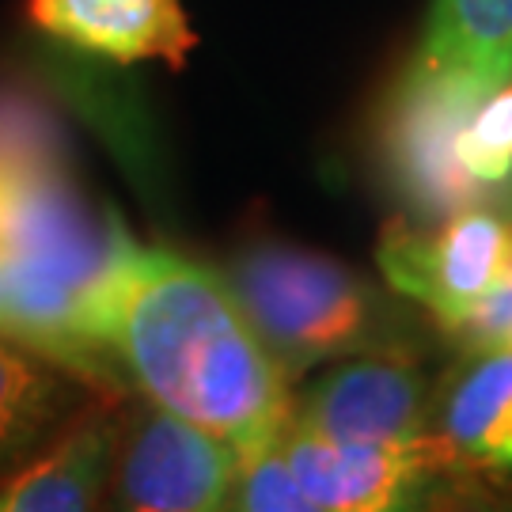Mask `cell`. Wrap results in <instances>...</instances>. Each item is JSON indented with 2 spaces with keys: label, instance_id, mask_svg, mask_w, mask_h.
<instances>
[{
  "label": "cell",
  "instance_id": "obj_2",
  "mask_svg": "<svg viewBox=\"0 0 512 512\" xmlns=\"http://www.w3.org/2000/svg\"><path fill=\"white\" fill-rule=\"evenodd\" d=\"M122 232V220L99 217L76 190L50 122L31 103L0 99V274L16 296L12 338L76 372V304Z\"/></svg>",
  "mask_w": 512,
  "mask_h": 512
},
{
  "label": "cell",
  "instance_id": "obj_8",
  "mask_svg": "<svg viewBox=\"0 0 512 512\" xmlns=\"http://www.w3.org/2000/svg\"><path fill=\"white\" fill-rule=\"evenodd\" d=\"M289 425L338 444H410L429 437V384L399 357H365L330 372L293 403Z\"/></svg>",
  "mask_w": 512,
  "mask_h": 512
},
{
  "label": "cell",
  "instance_id": "obj_12",
  "mask_svg": "<svg viewBox=\"0 0 512 512\" xmlns=\"http://www.w3.org/2000/svg\"><path fill=\"white\" fill-rule=\"evenodd\" d=\"M76 372L0 334V478L23 467L76 410Z\"/></svg>",
  "mask_w": 512,
  "mask_h": 512
},
{
  "label": "cell",
  "instance_id": "obj_10",
  "mask_svg": "<svg viewBox=\"0 0 512 512\" xmlns=\"http://www.w3.org/2000/svg\"><path fill=\"white\" fill-rule=\"evenodd\" d=\"M406 76L482 103L512 76V0H433Z\"/></svg>",
  "mask_w": 512,
  "mask_h": 512
},
{
  "label": "cell",
  "instance_id": "obj_1",
  "mask_svg": "<svg viewBox=\"0 0 512 512\" xmlns=\"http://www.w3.org/2000/svg\"><path fill=\"white\" fill-rule=\"evenodd\" d=\"M80 380H129L148 403L236 444L285 433V372L232 285L122 232L107 270L76 304Z\"/></svg>",
  "mask_w": 512,
  "mask_h": 512
},
{
  "label": "cell",
  "instance_id": "obj_16",
  "mask_svg": "<svg viewBox=\"0 0 512 512\" xmlns=\"http://www.w3.org/2000/svg\"><path fill=\"white\" fill-rule=\"evenodd\" d=\"M467 353H512V270L452 327Z\"/></svg>",
  "mask_w": 512,
  "mask_h": 512
},
{
  "label": "cell",
  "instance_id": "obj_4",
  "mask_svg": "<svg viewBox=\"0 0 512 512\" xmlns=\"http://www.w3.org/2000/svg\"><path fill=\"white\" fill-rule=\"evenodd\" d=\"M239 448L156 403H141L118 421L110 471L114 505L141 512L228 509Z\"/></svg>",
  "mask_w": 512,
  "mask_h": 512
},
{
  "label": "cell",
  "instance_id": "obj_11",
  "mask_svg": "<svg viewBox=\"0 0 512 512\" xmlns=\"http://www.w3.org/2000/svg\"><path fill=\"white\" fill-rule=\"evenodd\" d=\"M114 452H118V421L107 414L73 421L23 467L0 478V512L95 509L107 497Z\"/></svg>",
  "mask_w": 512,
  "mask_h": 512
},
{
  "label": "cell",
  "instance_id": "obj_9",
  "mask_svg": "<svg viewBox=\"0 0 512 512\" xmlns=\"http://www.w3.org/2000/svg\"><path fill=\"white\" fill-rule=\"evenodd\" d=\"M27 12L38 31L118 65L156 57L183 69L198 46L183 0H31Z\"/></svg>",
  "mask_w": 512,
  "mask_h": 512
},
{
  "label": "cell",
  "instance_id": "obj_15",
  "mask_svg": "<svg viewBox=\"0 0 512 512\" xmlns=\"http://www.w3.org/2000/svg\"><path fill=\"white\" fill-rule=\"evenodd\" d=\"M228 509L243 512H311L304 486L296 482L281 437L239 452V471L228 494Z\"/></svg>",
  "mask_w": 512,
  "mask_h": 512
},
{
  "label": "cell",
  "instance_id": "obj_14",
  "mask_svg": "<svg viewBox=\"0 0 512 512\" xmlns=\"http://www.w3.org/2000/svg\"><path fill=\"white\" fill-rule=\"evenodd\" d=\"M456 152L459 164L486 190L512 175V76L471 110L459 129Z\"/></svg>",
  "mask_w": 512,
  "mask_h": 512
},
{
  "label": "cell",
  "instance_id": "obj_7",
  "mask_svg": "<svg viewBox=\"0 0 512 512\" xmlns=\"http://www.w3.org/2000/svg\"><path fill=\"white\" fill-rule=\"evenodd\" d=\"M478 103L456 88L410 80L391 103L384 148L391 179L421 220H444L482 202L486 186L459 164V129Z\"/></svg>",
  "mask_w": 512,
  "mask_h": 512
},
{
  "label": "cell",
  "instance_id": "obj_13",
  "mask_svg": "<svg viewBox=\"0 0 512 512\" xmlns=\"http://www.w3.org/2000/svg\"><path fill=\"white\" fill-rule=\"evenodd\" d=\"M440 440L456 459L512 471V353H471L444 391Z\"/></svg>",
  "mask_w": 512,
  "mask_h": 512
},
{
  "label": "cell",
  "instance_id": "obj_6",
  "mask_svg": "<svg viewBox=\"0 0 512 512\" xmlns=\"http://www.w3.org/2000/svg\"><path fill=\"white\" fill-rule=\"evenodd\" d=\"M281 444L311 512L410 509L429 490V478L459 463L440 437L410 444H338L285 425Z\"/></svg>",
  "mask_w": 512,
  "mask_h": 512
},
{
  "label": "cell",
  "instance_id": "obj_3",
  "mask_svg": "<svg viewBox=\"0 0 512 512\" xmlns=\"http://www.w3.org/2000/svg\"><path fill=\"white\" fill-rule=\"evenodd\" d=\"M228 285L285 376L368 349L384 334L376 293L327 255L258 243L236 258Z\"/></svg>",
  "mask_w": 512,
  "mask_h": 512
},
{
  "label": "cell",
  "instance_id": "obj_5",
  "mask_svg": "<svg viewBox=\"0 0 512 512\" xmlns=\"http://www.w3.org/2000/svg\"><path fill=\"white\" fill-rule=\"evenodd\" d=\"M380 270L452 330L512 270V224L478 205L421 228L395 220L380 239Z\"/></svg>",
  "mask_w": 512,
  "mask_h": 512
}]
</instances>
